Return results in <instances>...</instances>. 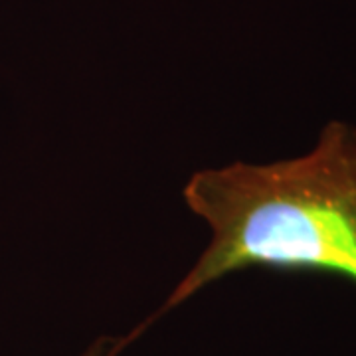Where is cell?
<instances>
[{
	"label": "cell",
	"mask_w": 356,
	"mask_h": 356,
	"mask_svg": "<svg viewBox=\"0 0 356 356\" xmlns=\"http://www.w3.org/2000/svg\"><path fill=\"white\" fill-rule=\"evenodd\" d=\"M182 198L210 240L139 332L204 287L252 267L356 285L355 125L329 121L315 145L291 159L200 168Z\"/></svg>",
	"instance_id": "6da1fadb"
},
{
	"label": "cell",
	"mask_w": 356,
	"mask_h": 356,
	"mask_svg": "<svg viewBox=\"0 0 356 356\" xmlns=\"http://www.w3.org/2000/svg\"><path fill=\"white\" fill-rule=\"evenodd\" d=\"M131 343L133 341L129 334L127 337H99L76 356H119Z\"/></svg>",
	"instance_id": "7a4b0ae2"
}]
</instances>
